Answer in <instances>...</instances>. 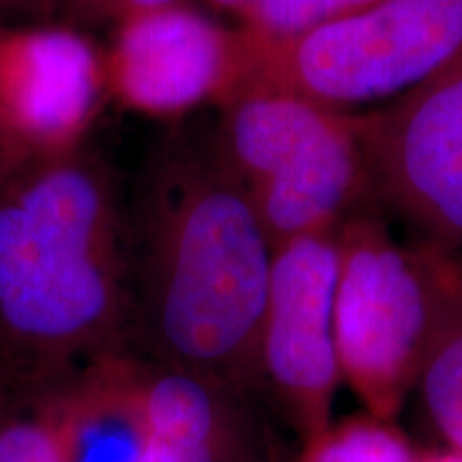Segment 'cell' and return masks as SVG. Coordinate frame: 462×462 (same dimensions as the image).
Instances as JSON below:
<instances>
[{
    "label": "cell",
    "instance_id": "1",
    "mask_svg": "<svg viewBox=\"0 0 462 462\" xmlns=\"http://www.w3.org/2000/svg\"><path fill=\"white\" fill-rule=\"evenodd\" d=\"M161 351L206 381L262 373L273 246L215 131L178 129L146 163L126 210Z\"/></svg>",
    "mask_w": 462,
    "mask_h": 462
},
{
    "label": "cell",
    "instance_id": "2",
    "mask_svg": "<svg viewBox=\"0 0 462 462\" xmlns=\"http://www.w3.org/2000/svg\"><path fill=\"white\" fill-rule=\"evenodd\" d=\"M129 263L126 210L82 148L0 180V330L42 349L84 343L116 315Z\"/></svg>",
    "mask_w": 462,
    "mask_h": 462
},
{
    "label": "cell",
    "instance_id": "3",
    "mask_svg": "<svg viewBox=\"0 0 462 462\" xmlns=\"http://www.w3.org/2000/svg\"><path fill=\"white\" fill-rule=\"evenodd\" d=\"M462 326V270L449 251L392 234L377 208L340 225L334 338L340 377L390 421L437 346Z\"/></svg>",
    "mask_w": 462,
    "mask_h": 462
},
{
    "label": "cell",
    "instance_id": "4",
    "mask_svg": "<svg viewBox=\"0 0 462 462\" xmlns=\"http://www.w3.org/2000/svg\"><path fill=\"white\" fill-rule=\"evenodd\" d=\"M242 37L246 60L236 90H279L349 112L394 101L460 60L462 0H381L293 39Z\"/></svg>",
    "mask_w": 462,
    "mask_h": 462
},
{
    "label": "cell",
    "instance_id": "5",
    "mask_svg": "<svg viewBox=\"0 0 462 462\" xmlns=\"http://www.w3.org/2000/svg\"><path fill=\"white\" fill-rule=\"evenodd\" d=\"M373 206L443 251L462 246V58L356 114Z\"/></svg>",
    "mask_w": 462,
    "mask_h": 462
},
{
    "label": "cell",
    "instance_id": "6",
    "mask_svg": "<svg viewBox=\"0 0 462 462\" xmlns=\"http://www.w3.org/2000/svg\"><path fill=\"white\" fill-rule=\"evenodd\" d=\"M338 234L326 229L273 248L259 364L306 441L328 429L340 377L334 338Z\"/></svg>",
    "mask_w": 462,
    "mask_h": 462
},
{
    "label": "cell",
    "instance_id": "7",
    "mask_svg": "<svg viewBox=\"0 0 462 462\" xmlns=\"http://www.w3.org/2000/svg\"><path fill=\"white\" fill-rule=\"evenodd\" d=\"M245 60L240 28H225L182 0L116 26L106 51L107 90L135 112L180 116L227 101Z\"/></svg>",
    "mask_w": 462,
    "mask_h": 462
},
{
    "label": "cell",
    "instance_id": "8",
    "mask_svg": "<svg viewBox=\"0 0 462 462\" xmlns=\"http://www.w3.org/2000/svg\"><path fill=\"white\" fill-rule=\"evenodd\" d=\"M107 92L106 54L84 32L0 28V133L24 159L79 148Z\"/></svg>",
    "mask_w": 462,
    "mask_h": 462
},
{
    "label": "cell",
    "instance_id": "9",
    "mask_svg": "<svg viewBox=\"0 0 462 462\" xmlns=\"http://www.w3.org/2000/svg\"><path fill=\"white\" fill-rule=\"evenodd\" d=\"M420 454L390 421L368 418L328 426L309 441L302 462H421Z\"/></svg>",
    "mask_w": 462,
    "mask_h": 462
},
{
    "label": "cell",
    "instance_id": "10",
    "mask_svg": "<svg viewBox=\"0 0 462 462\" xmlns=\"http://www.w3.org/2000/svg\"><path fill=\"white\" fill-rule=\"evenodd\" d=\"M381 0H253L240 28L257 42H282L334 24Z\"/></svg>",
    "mask_w": 462,
    "mask_h": 462
},
{
    "label": "cell",
    "instance_id": "11",
    "mask_svg": "<svg viewBox=\"0 0 462 462\" xmlns=\"http://www.w3.org/2000/svg\"><path fill=\"white\" fill-rule=\"evenodd\" d=\"M424 413L449 452L462 454V326L449 334L418 381Z\"/></svg>",
    "mask_w": 462,
    "mask_h": 462
},
{
    "label": "cell",
    "instance_id": "12",
    "mask_svg": "<svg viewBox=\"0 0 462 462\" xmlns=\"http://www.w3.org/2000/svg\"><path fill=\"white\" fill-rule=\"evenodd\" d=\"M0 462H69L67 452L48 430L32 424L0 432Z\"/></svg>",
    "mask_w": 462,
    "mask_h": 462
},
{
    "label": "cell",
    "instance_id": "13",
    "mask_svg": "<svg viewBox=\"0 0 462 462\" xmlns=\"http://www.w3.org/2000/svg\"><path fill=\"white\" fill-rule=\"evenodd\" d=\"M173 3H182V0H51L54 9L65 11L75 22H82V24L84 22L86 24L112 22L116 26L126 17Z\"/></svg>",
    "mask_w": 462,
    "mask_h": 462
},
{
    "label": "cell",
    "instance_id": "14",
    "mask_svg": "<svg viewBox=\"0 0 462 462\" xmlns=\"http://www.w3.org/2000/svg\"><path fill=\"white\" fill-rule=\"evenodd\" d=\"M135 462H218L217 441H189L143 430V443Z\"/></svg>",
    "mask_w": 462,
    "mask_h": 462
},
{
    "label": "cell",
    "instance_id": "15",
    "mask_svg": "<svg viewBox=\"0 0 462 462\" xmlns=\"http://www.w3.org/2000/svg\"><path fill=\"white\" fill-rule=\"evenodd\" d=\"M51 0H0V28L14 26L20 17H45L51 14Z\"/></svg>",
    "mask_w": 462,
    "mask_h": 462
},
{
    "label": "cell",
    "instance_id": "16",
    "mask_svg": "<svg viewBox=\"0 0 462 462\" xmlns=\"http://www.w3.org/2000/svg\"><path fill=\"white\" fill-rule=\"evenodd\" d=\"M28 159L22 157L17 150L11 146V142L7 140V137L0 133V180H3L7 173H11L14 170H17L20 165H24Z\"/></svg>",
    "mask_w": 462,
    "mask_h": 462
},
{
    "label": "cell",
    "instance_id": "17",
    "mask_svg": "<svg viewBox=\"0 0 462 462\" xmlns=\"http://www.w3.org/2000/svg\"><path fill=\"white\" fill-rule=\"evenodd\" d=\"M204 3H208L210 7H215L218 11H225V14H234L240 20L242 14L251 7L253 0H204Z\"/></svg>",
    "mask_w": 462,
    "mask_h": 462
},
{
    "label": "cell",
    "instance_id": "18",
    "mask_svg": "<svg viewBox=\"0 0 462 462\" xmlns=\"http://www.w3.org/2000/svg\"><path fill=\"white\" fill-rule=\"evenodd\" d=\"M421 462H462V454H456V452H448L446 454H439V456H429V458H424Z\"/></svg>",
    "mask_w": 462,
    "mask_h": 462
}]
</instances>
